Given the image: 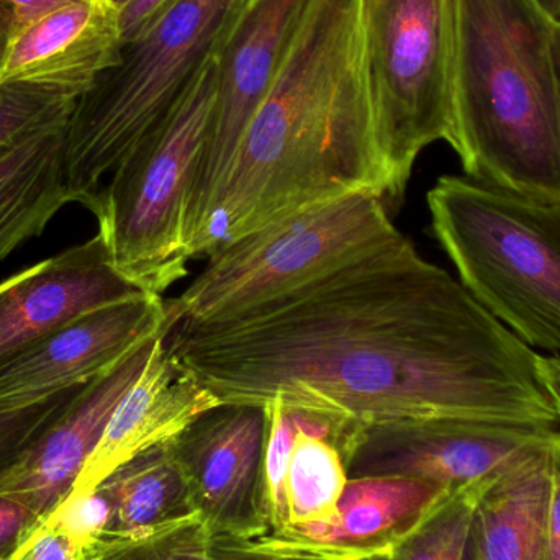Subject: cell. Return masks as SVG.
<instances>
[{"label": "cell", "instance_id": "obj_1", "mask_svg": "<svg viewBox=\"0 0 560 560\" xmlns=\"http://www.w3.org/2000/svg\"><path fill=\"white\" fill-rule=\"evenodd\" d=\"M167 346L222 404L279 398L354 431L431 418L559 421L538 354L404 233L238 315L177 323Z\"/></svg>", "mask_w": 560, "mask_h": 560}, {"label": "cell", "instance_id": "obj_2", "mask_svg": "<svg viewBox=\"0 0 560 560\" xmlns=\"http://www.w3.org/2000/svg\"><path fill=\"white\" fill-rule=\"evenodd\" d=\"M354 192L387 197L359 0H310L278 79L236 151L202 256Z\"/></svg>", "mask_w": 560, "mask_h": 560}, {"label": "cell", "instance_id": "obj_3", "mask_svg": "<svg viewBox=\"0 0 560 560\" xmlns=\"http://www.w3.org/2000/svg\"><path fill=\"white\" fill-rule=\"evenodd\" d=\"M555 25L535 0H456L450 144L467 177L560 199Z\"/></svg>", "mask_w": 560, "mask_h": 560}, {"label": "cell", "instance_id": "obj_4", "mask_svg": "<svg viewBox=\"0 0 560 560\" xmlns=\"http://www.w3.org/2000/svg\"><path fill=\"white\" fill-rule=\"evenodd\" d=\"M427 200L467 292L529 348L560 352V199L444 176Z\"/></svg>", "mask_w": 560, "mask_h": 560}, {"label": "cell", "instance_id": "obj_5", "mask_svg": "<svg viewBox=\"0 0 560 560\" xmlns=\"http://www.w3.org/2000/svg\"><path fill=\"white\" fill-rule=\"evenodd\" d=\"M246 0H180L121 45L117 65L75 102L65 130L71 203L88 210L121 158L150 133L215 58Z\"/></svg>", "mask_w": 560, "mask_h": 560}, {"label": "cell", "instance_id": "obj_6", "mask_svg": "<svg viewBox=\"0 0 560 560\" xmlns=\"http://www.w3.org/2000/svg\"><path fill=\"white\" fill-rule=\"evenodd\" d=\"M215 58L121 158L91 210L114 268L150 295L163 296L186 278L192 259L184 242V207L212 112Z\"/></svg>", "mask_w": 560, "mask_h": 560}, {"label": "cell", "instance_id": "obj_7", "mask_svg": "<svg viewBox=\"0 0 560 560\" xmlns=\"http://www.w3.org/2000/svg\"><path fill=\"white\" fill-rule=\"evenodd\" d=\"M359 20L385 200L398 203L421 151L453 135L456 0H359Z\"/></svg>", "mask_w": 560, "mask_h": 560}, {"label": "cell", "instance_id": "obj_8", "mask_svg": "<svg viewBox=\"0 0 560 560\" xmlns=\"http://www.w3.org/2000/svg\"><path fill=\"white\" fill-rule=\"evenodd\" d=\"M377 194L354 192L226 243L177 299V323L238 315L400 236Z\"/></svg>", "mask_w": 560, "mask_h": 560}, {"label": "cell", "instance_id": "obj_9", "mask_svg": "<svg viewBox=\"0 0 560 560\" xmlns=\"http://www.w3.org/2000/svg\"><path fill=\"white\" fill-rule=\"evenodd\" d=\"M310 0H246L215 58V94L186 207L184 242L202 256L207 229L240 143L278 79Z\"/></svg>", "mask_w": 560, "mask_h": 560}, {"label": "cell", "instance_id": "obj_10", "mask_svg": "<svg viewBox=\"0 0 560 560\" xmlns=\"http://www.w3.org/2000/svg\"><path fill=\"white\" fill-rule=\"evenodd\" d=\"M559 431L518 421L431 418L372 424L346 447L349 479L410 477L451 490L483 482Z\"/></svg>", "mask_w": 560, "mask_h": 560}, {"label": "cell", "instance_id": "obj_11", "mask_svg": "<svg viewBox=\"0 0 560 560\" xmlns=\"http://www.w3.org/2000/svg\"><path fill=\"white\" fill-rule=\"evenodd\" d=\"M176 325L171 300L150 293L84 313L0 365V408L88 384Z\"/></svg>", "mask_w": 560, "mask_h": 560}, {"label": "cell", "instance_id": "obj_12", "mask_svg": "<svg viewBox=\"0 0 560 560\" xmlns=\"http://www.w3.org/2000/svg\"><path fill=\"white\" fill-rule=\"evenodd\" d=\"M268 413L258 405L223 404L194 421L174 453L210 538L249 536L259 522Z\"/></svg>", "mask_w": 560, "mask_h": 560}, {"label": "cell", "instance_id": "obj_13", "mask_svg": "<svg viewBox=\"0 0 560 560\" xmlns=\"http://www.w3.org/2000/svg\"><path fill=\"white\" fill-rule=\"evenodd\" d=\"M112 265L101 235L0 282V365L84 313L143 295Z\"/></svg>", "mask_w": 560, "mask_h": 560}, {"label": "cell", "instance_id": "obj_14", "mask_svg": "<svg viewBox=\"0 0 560 560\" xmlns=\"http://www.w3.org/2000/svg\"><path fill=\"white\" fill-rule=\"evenodd\" d=\"M171 331L156 339L143 371L118 401L71 497L91 495L115 469L173 443L194 421L223 405L171 351Z\"/></svg>", "mask_w": 560, "mask_h": 560}, {"label": "cell", "instance_id": "obj_15", "mask_svg": "<svg viewBox=\"0 0 560 560\" xmlns=\"http://www.w3.org/2000/svg\"><path fill=\"white\" fill-rule=\"evenodd\" d=\"M454 490L410 477L349 479L335 518L325 525L262 536L266 551L323 560L390 556Z\"/></svg>", "mask_w": 560, "mask_h": 560}, {"label": "cell", "instance_id": "obj_16", "mask_svg": "<svg viewBox=\"0 0 560 560\" xmlns=\"http://www.w3.org/2000/svg\"><path fill=\"white\" fill-rule=\"evenodd\" d=\"M160 336L85 384L71 407L28 456L0 480V495L19 497L46 518L59 509L71 497L75 480L97 446L108 418L143 371Z\"/></svg>", "mask_w": 560, "mask_h": 560}, {"label": "cell", "instance_id": "obj_17", "mask_svg": "<svg viewBox=\"0 0 560 560\" xmlns=\"http://www.w3.org/2000/svg\"><path fill=\"white\" fill-rule=\"evenodd\" d=\"M120 51L118 10L108 0L72 2L15 36L0 84L28 82L82 95L117 65Z\"/></svg>", "mask_w": 560, "mask_h": 560}, {"label": "cell", "instance_id": "obj_18", "mask_svg": "<svg viewBox=\"0 0 560 560\" xmlns=\"http://www.w3.org/2000/svg\"><path fill=\"white\" fill-rule=\"evenodd\" d=\"M92 493L105 509L104 525L95 536L104 559L128 546L202 525L173 443L128 460Z\"/></svg>", "mask_w": 560, "mask_h": 560}, {"label": "cell", "instance_id": "obj_19", "mask_svg": "<svg viewBox=\"0 0 560 560\" xmlns=\"http://www.w3.org/2000/svg\"><path fill=\"white\" fill-rule=\"evenodd\" d=\"M560 464V433L487 479L472 535L480 560H548L546 516Z\"/></svg>", "mask_w": 560, "mask_h": 560}, {"label": "cell", "instance_id": "obj_20", "mask_svg": "<svg viewBox=\"0 0 560 560\" xmlns=\"http://www.w3.org/2000/svg\"><path fill=\"white\" fill-rule=\"evenodd\" d=\"M66 124L36 131L0 154V261L42 236L71 203L65 180Z\"/></svg>", "mask_w": 560, "mask_h": 560}, {"label": "cell", "instance_id": "obj_21", "mask_svg": "<svg viewBox=\"0 0 560 560\" xmlns=\"http://www.w3.org/2000/svg\"><path fill=\"white\" fill-rule=\"evenodd\" d=\"M348 480L345 457L336 444L299 431L287 467L285 532L331 522Z\"/></svg>", "mask_w": 560, "mask_h": 560}, {"label": "cell", "instance_id": "obj_22", "mask_svg": "<svg viewBox=\"0 0 560 560\" xmlns=\"http://www.w3.org/2000/svg\"><path fill=\"white\" fill-rule=\"evenodd\" d=\"M483 482L454 490L407 538L398 542L392 559L463 560Z\"/></svg>", "mask_w": 560, "mask_h": 560}, {"label": "cell", "instance_id": "obj_23", "mask_svg": "<svg viewBox=\"0 0 560 560\" xmlns=\"http://www.w3.org/2000/svg\"><path fill=\"white\" fill-rule=\"evenodd\" d=\"M79 97L49 85L0 84V154L36 131L68 121Z\"/></svg>", "mask_w": 560, "mask_h": 560}, {"label": "cell", "instance_id": "obj_24", "mask_svg": "<svg viewBox=\"0 0 560 560\" xmlns=\"http://www.w3.org/2000/svg\"><path fill=\"white\" fill-rule=\"evenodd\" d=\"M268 413V438L262 459L261 492H259V522L268 535H279L289 526L285 500V477L289 457L299 427L289 408L279 398L265 405Z\"/></svg>", "mask_w": 560, "mask_h": 560}, {"label": "cell", "instance_id": "obj_25", "mask_svg": "<svg viewBox=\"0 0 560 560\" xmlns=\"http://www.w3.org/2000/svg\"><path fill=\"white\" fill-rule=\"evenodd\" d=\"M84 385L66 388L23 407L0 408V480L28 456L49 428L71 407Z\"/></svg>", "mask_w": 560, "mask_h": 560}, {"label": "cell", "instance_id": "obj_26", "mask_svg": "<svg viewBox=\"0 0 560 560\" xmlns=\"http://www.w3.org/2000/svg\"><path fill=\"white\" fill-rule=\"evenodd\" d=\"M12 560H104L91 536L75 525L65 503L56 509Z\"/></svg>", "mask_w": 560, "mask_h": 560}, {"label": "cell", "instance_id": "obj_27", "mask_svg": "<svg viewBox=\"0 0 560 560\" xmlns=\"http://www.w3.org/2000/svg\"><path fill=\"white\" fill-rule=\"evenodd\" d=\"M35 506L15 495H0V560H12L45 522Z\"/></svg>", "mask_w": 560, "mask_h": 560}, {"label": "cell", "instance_id": "obj_28", "mask_svg": "<svg viewBox=\"0 0 560 560\" xmlns=\"http://www.w3.org/2000/svg\"><path fill=\"white\" fill-rule=\"evenodd\" d=\"M179 2L180 0H130L118 12L121 45L144 35Z\"/></svg>", "mask_w": 560, "mask_h": 560}, {"label": "cell", "instance_id": "obj_29", "mask_svg": "<svg viewBox=\"0 0 560 560\" xmlns=\"http://www.w3.org/2000/svg\"><path fill=\"white\" fill-rule=\"evenodd\" d=\"M210 552H212L213 560H323L306 558V556L266 551V549L256 546L252 539L229 542L225 538H220L217 541H210Z\"/></svg>", "mask_w": 560, "mask_h": 560}, {"label": "cell", "instance_id": "obj_30", "mask_svg": "<svg viewBox=\"0 0 560 560\" xmlns=\"http://www.w3.org/2000/svg\"><path fill=\"white\" fill-rule=\"evenodd\" d=\"M72 2H81V0H0V5L5 7L12 13L20 33L42 16Z\"/></svg>", "mask_w": 560, "mask_h": 560}, {"label": "cell", "instance_id": "obj_31", "mask_svg": "<svg viewBox=\"0 0 560 560\" xmlns=\"http://www.w3.org/2000/svg\"><path fill=\"white\" fill-rule=\"evenodd\" d=\"M170 538L171 536H167V538L128 546L120 551L112 552L104 560H177L174 542L171 545Z\"/></svg>", "mask_w": 560, "mask_h": 560}, {"label": "cell", "instance_id": "obj_32", "mask_svg": "<svg viewBox=\"0 0 560 560\" xmlns=\"http://www.w3.org/2000/svg\"><path fill=\"white\" fill-rule=\"evenodd\" d=\"M546 541H548V560H560V464L556 469L551 497H549Z\"/></svg>", "mask_w": 560, "mask_h": 560}, {"label": "cell", "instance_id": "obj_33", "mask_svg": "<svg viewBox=\"0 0 560 560\" xmlns=\"http://www.w3.org/2000/svg\"><path fill=\"white\" fill-rule=\"evenodd\" d=\"M536 369H538L539 381L551 398L560 420V358H546L538 354Z\"/></svg>", "mask_w": 560, "mask_h": 560}, {"label": "cell", "instance_id": "obj_34", "mask_svg": "<svg viewBox=\"0 0 560 560\" xmlns=\"http://www.w3.org/2000/svg\"><path fill=\"white\" fill-rule=\"evenodd\" d=\"M202 535H194V538H183L174 542L177 560H213L210 552V538L206 532Z\"/></svg>", "mask_w": 560, "mask_h": 560}, {"label": "cell", "instance_id": "obj_35", "mask_svg": "<svg viewBox=\"0 0 560 560\" xmlns=\"http://www.w3.org/2000/svg\"><path fill=\"white\" fill-rule=\"evenodd\" d=\"M16 33H19V28H16L15 19L5 7L0 5V71L5 65L10 46H12Z\"/></svg>", "mask_w": 560, "mask_h": 560}, {"label": "cell", "instance_id": "obj_36", "mask_svg": "<svg viewBox=\"0 0 560 560\" xmlns=\"http://www.w3.org/2000/svg\"><path fill=\"white\" fill-rule=\"evenodd\" d=\"M552 55H555L556 75H558L560 102V22H556L555 32H552Z\"/></svg>", "mask_w": 560, "mask_h": 560}, {"label": "cell", "instance_id": "obj_37", "mask_svg": "<svg viewBox=\"0 0 560 560\" xmlns=\"http://www.w3.org/2000/svg\"><path fill=\"white\" fill-rule=\"evenodd\" d=\"M536 5L551 16L555 22H560V0H535Z\"/></svg>", "mask_w": 560, "mask_h": 560}, {"label": "cell", "instance_id": "obj_38", "mask_svg": "<svg viewBox=\"0 0 560 560\" xmlns=\"http://www.w3.org/2000/svg\"><path fill=\"white\" fill-rule=\"evenodd\" d=\"M463 560H480L479 551H477L476 539H474L472 532H470L469 542H467L466 552H464Z\"/></svg>", "mask_w": 560, "mask_h": 560}, {"label": "cell", "instance_id": "obj_39", "mask_svg": "<svg viewBox=\"0 0 560 560\" xmlns=\"http://www.w3.org/2000/svg\"><path fill=\"white\" fill-rule=\"evenodd\" d=\"M108 2H110V5L114 7L115 10L120 12V10L124 9L130 0H108Z\"/></svg>", "mask_w": 560, "mask_h": 560}, {"label": "cell", "instance_id": "obj_40", "mask_svg": "<svg viewBox=\"0 0 560 560\" xmlns=\"http://www.w3.org/2000/svg\"><path fill=\"white\" fill-rule=\"evenodd\" d=\"M361 560H394V559H392V556L382 555V556H374V558H365V559H361Z\"/></svg>", "mask_w": 560, "mask_h": 560}]
</instances>
